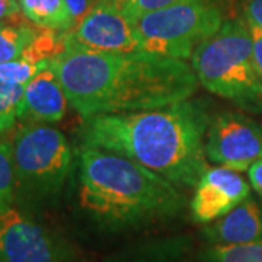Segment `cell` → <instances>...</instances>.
<instances>
[{
	"label": "cell",
	"mask_w": 262,
	"mask_h": 262,
	"mask_svg": "<svg viewBox=\"0 0 262 262\" xmlns=\"http://www.w3.org/2000/svg\"><path fill=\"white\" fill-rule=\"evenodd\" d=\"M69 103L82 118L158 110L189 99L198 79L184 60L153 54L96 53L67 42L51 61Z\"/></svg>",
	"instance_id": "cell-1"
},
{
	"label": "cell",
	"mask_w": 262,
	"mask_h": 262,
	"mask_svg": "<svg viewBox=\"0 0 262 262\" xmlns=\"http://www.w3.org/2000/svg\"><path fill=\"white\" fill-rule=\"evenodd\" d=\"M211 115L200 101L185 99L158 110L84 118L82 146L136 160L179 188H195L208 170L206 136Z\"/></svg>",
	"instance_id": "cell-2"
},
{
	"label": "cell",
	"mask_w": 262,
	"mask_h": 262,
	"mask_svg": "<svg viewBox=\"0 0 262 262\" xmlns=\"http://www.w3.org/2000/svg\"><path fill=\"white\" fill-rule=\"evenodd\" d=\"M79 204L96 223L124 229L178 214L179 187L125 156L96 147L77 149Z\"/></svg>",
	"instance_id": "cell-3"
},
{
	"label": "cell",
	"mask_w": 262,
	"mask_h": 262,
	"mask_svg": "<svg viewBox=\"0 0 262 262\" xmlns=\"http://www.w3.org/2000/svg\"><path fill=\"white\" fill-rule=\"evenodd\" d=\"M198 83L245 111L262 114V77L258 72L246 19H226L191 57Z\"/></svg>",
	"instance_id": "cell-4"
},
{
	"label": "cell",
	"mask_w": 262,
	"mask_h": 262,
	"mask_svg": "<svg viewBox=\"0 0 262 262\" xmlns=\"http://www.w3.org/2000/svg\"><path fill=\"white\" fill-rule=\"evenodd\" d=\"M16 194L32 203L60 195L70 175L73 151L60 130L48 124H22L13 134Z\"/></svg>",
	"instance_id": "cell-5"
},
{
	"label": "cell",
	"mask_w": 262,
	"mask_h": 262,
	"mask_svg": "<svg viewBox=\"0 0 262 262\" xmlns=\"http://www.w3.org/2000/svg\"><path fill=\"white\" fill-rule=\"evenodd\" d=\"M225 20L222 8L207 0L153 10L134 25L144 51L185 61Z\"/></svg>",
	"instance_id": "cell-6"
},
{
	"label": "cell",
	"mask_w": 262,
	"mask_h": 262,
	"mask_svg": "<svg viewBox=\"0 0 262 262\" xmlns=\"http://www.w3.org/2000/svg\"><path fill=\"white\" fill-rule=\"evenodd\" d=\"M204 150L215 165L245 172L262 159V124L242 113L219 114L208 125Z\"/></svg>",
	"instance_id": "cell-7"
},
{
	"label": "cell",
	"mask_w": 262,
	"mask_h": 262,
	"mask_svg": "<svg viewBox=\"0 0 262 262\" xmlns=\"http://www.w3.org/2000/svg\"><path fill=\"white\" fill-rule=\"evenodd\" d=\"M66 41L96 53L140 51L136 25L117 3L96 0L92 9L66 32Z\"/></svg>",
	"instance_id": "cell-8"
},
{
	"label": "cell",
	"mask_w": 262,
	"mask_h": 262,
	"mask_svg": "<svg viewBox=\"0 0 262 262\" xmlns=\"http://www.w3.org/2000/svg\"><path fill=\"white\" fill-rule=\"evenodd\" d=\"M64 253L48 229L10 206L0 213V262H63Z\"/></svg>",
	"instance_id": "cell-9"
},
{
	"label": "cell",
	"mask_w": 262,
	"mask_h": 262,
	"mask_svg": "<svg viewBox=\"0 0 262 262\" xmlns=\"http://www.w3.org/2000/svg\"><path fill=\"white\" fill-rule=\"evenodd\" d=\"M251 195L249 184L236 170L225 166L210 168L191 200V213L198 223H211L226 215Z\"/></svg>",
	"instance_id": "cell-10"
},
{
	"label": "cell",
	"mask_w": 262,
	"mask_h": 262,
	"mask_svg": "<svg viewBox=\"0 0 262 262\" xmlns=\"http://www.w3.org/2000/svg\"><path fill=\"white\" fill-rule=\"evenodd\" d=\"M69 99L56 72L48 66L39 72L25 89L19 108L22 124H53L61 121L67 113Z\"/></svg>",
	"instance_id": "cell-11"
},
{
	"label": "cell",
	"mask_w": 262,
	"mask_h": 262,
	"mask_svg": "<svg viewBox=\"0 0 262 262\" xmlns=\"http://www.w3.org/2000/svg\"><path fill=\"white\" fill-rule=\"evenodd\" d=\"M213 245H245L262 241V210L252 198H246L227 214L206 229Z\"/></svg>",
	"instance_id": "cell-12"
},
{
	"label": "cell",
	"mask_w": 262,
	"mask_h": 262,
	"mask_svg": "<svg viewBox=\"0 0 262 262\" xmlns=\"http://www.w3.org/2000/svg\"><path fill=\"white\" fill-rule=\"evenodd\" d=\"M22 15L41 29L69 32L75 28L64 0H18Z\"/></svg>",
	"instance_id": "cell-13"
},
{
	"label": "cell",
	"mask_w": 262,
	"mask_h": 262,
	"mask_svg": "<svg viewBox=\"0 0 262 262\" xmlns=\"http://www.w3.org/2000/svg\"><path fill=\"white\" fill-rule=\"evenodd\" d=\"M37 32L20 18L0 22V64L24 56Z\"/></svg>",
	"instance_id": "cell-14"
},
{
	"label": "cell",
	"mask_w": 262,
	"mask_h": 262,
	"mask_svg": "<svg viewBox=\"0 0 262 262\" xmlns=\"http://www.w3.org/2000/svg\"><path fill=\"white\" fill-rule=\"evenodd\" d=\"M16 195L12 141L0 137V213L9 208Z\"/></svg>",
	"instance_id": "cell-15"
},
{
	"label": "cell",
	"mask_w": 262,
	"mask_h": 262,
	"mask_svg": "<svg viewBox=\"0 0 262 262\" xmlns=\"http://www.w3.org/2000/svg\"><path fill=\"white\" fill-rule=\"evenodd\" d=\"M25 86L5 83L0 80V137H5L16 121H19V108Z\"/></svg>",
	"instance_id": "cell-16"
},
{
	"label": "cell",
	"mask_w": 262,
	"mask_h": 262,
	"mask_svg": "<svg viewBox=\"0 0 262 262\" xmlns=\"http://www.w3.org/2000/svg\"><path fill=\"white\" fill-rule=\"evenodd\" d=\"M210 262H262V241L245 245H214Z\"/></svg>",
	"instance_id": "cell-17"
},
{
	"label": "cell",
	"mask_w": 262,
	"mask_h": 262,
	"mask_svg": "<svg viewBox=\"0 0 262 262\" xmlns=\"http://www.w3.org/2000/svg\"><path fill=\"white\" fill-rule=\"evenodd\" d=\"M50 64H51V61L32 63L27 58L20 57V58L0 64V80L5 83L27 86L39 72L47 69Z\"/></svg>",
	"instance_id": "cell-18"
},
{
	"label": "cell",
	"mask_w": 262,
	"mask_h": 262,
	"mask_svg": "<svg viewBox=\"0 0 262 262\" xmlns=\"http://www.w3.org/2000/svg\"><path fill=\"white\" fill-rule=\"evenodd\" d=\"M192 2H207V0H124L121 5L122 12L128 18L136 22L143 15L153 12V10L163 9L175 5H184V3H192Z\"/></svg>",
	"instance_id": "cell-19"
},
{
	"label": "cell",
	"mask_w": 262,
	"mask_h": 262,
	"mask_svg": "<svg viewBox=\"0 0 262 262\" xmlns=\"http://www.w3.org/2000/svg\"><path fill=\"white\" fill-rule=\"evenodd\" d=\"M245 19L262 29V0H244Z\"/></svg>",
	"instance_id": "cell-20"
},
{
	"label": "cell",
	"mask_w": 262,
	"mask_h": 262,
	"mask_svg": "<svg viewBox=\"0 0 262 262\" xmlns=\"http://www.w3.org/2000/svg\"><path fill=\"white\" fill-rule=\"evenodd\" d=\"M64 2L76 25L89 10L92 9L96 0H64Z\"/></svg>",
	"instance_id": "cell-21"
},
{
	"label": "cell",
	"mask_w": 262,
	"mask_h": 262,
	"mask_svg": "<svg viewBox=\"0 0 262 262\" xmlns=\"http://www.w3.org/2000/svg\"><path fill=\"white\" fill-rule=\"evenodd\" d=\"M249 28H251V34H252L253 41V56H255V61H256V67L258 72L262 77V29L259 27H256L255 24L249 22Z\"/></svg>",
	"instance_id": "cell-22"
},
{
	"label": "cell",
	"mask_w": 262,
	"mask_h": 262,
	"mask_svg": "<svg viewBox=\"0 0 262 262\" xmlns=\"http://www.w3.org/2000/svg\"><path fill=\"white\" fill-rule=\"evenodd\" d=\"M20 13L18 0H0V22L20 18Z\"/></svg>",
	"instance_id": "cell-23"
},
{
	"label": "cell",
	"mask_w": 262,
	"mask_h": 262,
	"mask_svg": "<svg viewBox=\"0 0 262 262\" xmlns=\"http://www.w3.org/2000/svg\"><path fill=\"white\" fill-rule=\"evenodd\" d=\"M248 173H249V181L252 187L262 196V159L253 162L251 168L248 169Z\"/></svg>",
	"instance_id": "cell-24"
},
{
	"label": "cell",
	"mask_w": 262,
	"mask_h": 262,
	"mask_svg": "<svg viewBox=\"0 0 262 262\" xmlns=\"http://www.w3.org/2000/svg\"><path fill=\"white\" fill-rule=\"evenodd\" d=\"M105 2H111V3H117V5H121L124 0H105Z\"/></svg>",
	"instance_id": "cell-25"
}]
</instances>
